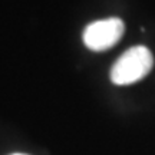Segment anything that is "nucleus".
<instances>
[{
	"label": "nucleus",
	"instance_id": "obj_1",
	"mask_svg": "<svg viewBox=\"0 0 155 155\" xmlns=\"http://www.w3.org/2000/svg\"><path fill=\"white\" fill-rule=\"evenodd\" d=\"M154 58L148 48L134 46L122 53L111 69V81L115 85H131L151 72Z\"/></svg>",
	"mask_w": 155,
	"mask_h": 155
},
{
	"label": "nucleus",
	"instance_id": "obj_2",
	"mask_svg": "<svg viewBox=\"0 0 155 155\" xmlns=\"http://www.w3.org/2000/svg\"><path fill=\"white\" fill-rule=\"evenodd\" d=\"M125 32V25L118 17L102 19L89 23L83 30V43L91 50L102 52L119 42Z\"/></svg>",
	"mask_w": 155,
	"mask_h": 155
},
{
	"label": "nucleus",
	"instance_id": "obj_3",
	"mask_svg": "<svg viewBox=\"0 0 155 155\" xmlns=\"http://www.w3.org/2000/svg\"><path fill=\"white\" fill-rule=\"evenodd\" d=\"M13 155H25V154H13Z\"/></svg>",
	"mask_w": 155,
	"mask_h": 155
}]
</instances>
